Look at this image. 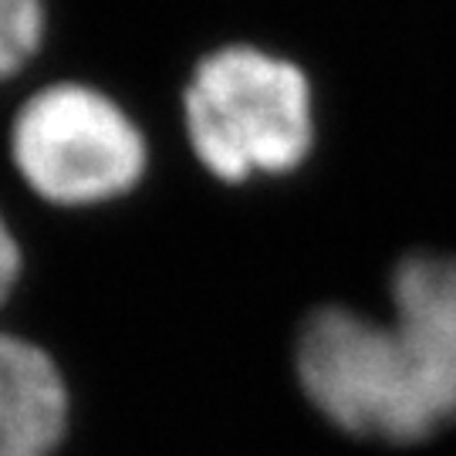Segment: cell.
I'll list each match as a JSON object with an SVG mask.
<instances>
[{"instance_id": "obj_1", "label": "cell", "mask_w": 456, "mask_h": 456, "mask_svg": "<svg viewBox=\"0 0 456 456\" xmlns=\"http://www.w3.org/2000/svg\"><path fill=\"white\" fill-rule=\"evenodd\" d=\"M301 389L348 436L406 446L456 423V257L412 254L392 274V322L322 308L297 338Z\"/></svg>"}, {"instance_id": "obj_2", "label": "cell", "mask_w": 456, "mask_h": 456, "mask_svg": "<svg viewBox=\"0 0 456 456\" xmlns=\"http://www.w3.org/2000/svg\"><path fill=\"white\" fill-rule=\"evenodd\" d=\"M183 105L200 163L227 183L288 173L314 142L305 71L261 48L230 45L207 54L186 85Z\"/></svg>"}, {"instance_id": "obj_3", "label": "cell", "mask_w": 456, "mask_h": 456, "mask_svg": "<svg viewBox=\"0 0 456 456\" xmlns=\"http://www.w3.org/2000/svg\"><path fill=\"white\" fill-rule=\"evenodd\" d=\"M11 152L34 193L61 207L126 193L146 169L135 122L98 88L75 82L51 85L20 105Z\"/></svg>"}, {"instance_id": "obj_4", "label": "cell", "mask_w": 456, "mask_h": 456, "mask_svg": "<svg viewBox=\"0 0 456 456\" xmlns=\"http://www.w3.org/2000/svg\"><path fill=\"white\" fill-rule=\"evenodd\" d=\"M68 386L45 348L0 331V456H51L68 433Z\"/></svg>"}, {"instance_id": "obj_5", "label": "cell", "mask_w": 456, "mask_h": 456, "mask_svg": "<svg viewBox=\"0 0 456 456\" xmlns=\"http://www.w3.org/2000/svg\"><path fill=\"white\" fill-rule=\"evenodd\" d=\"M45 34V0H0V82L28 65Z\"/></svg>"}, {"instance_id": "obj_6", "label": "cell", "mask_w": 456, "mask_h": 456, "mask_svg": "<svg viewBox=\"0 0 456 456\" xmlns=\"http://www.w3.org/2000/svg\"><path fill=\"white\" fill-rule=\"evenodd\" d=\"M17 277H20V244L0 216V305L11 297Z\"/></svg>"}]
</instances>
